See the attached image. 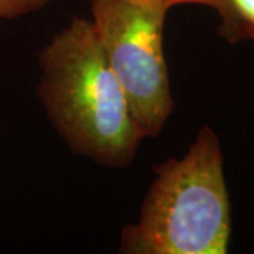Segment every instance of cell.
<instances>
[{
    "mask_svg": "<svg viewBox=\"0 0 254 254\" xmlns=\"http://www.w3.org/2000/svg\"><path fill=\"white\" fill-rule=\"evenodd\" d=\"M230 200L218 136L198 131L181 158L155 168L140 218L120 235L125 254H225L230 240Z\"/></svg>",
    "mask_w": 254,
    "mask_h": 254,
    "instance_id": "7a4b0ae2",
    "label": "cell"
},
{
    "mask_svg": "<svg viewBox=\"0 0 254 254\" xmlns=\"http://www.w3.org/2000/svg\"><path fill=\"white\" fill-rule=\"evenodd\" d=\"M170 1L173 6L177 4H184V3H192V4H202V6H209L212 9L216 10V13H220L223 6H225V0H167Z\"/></svg>",
    "mask_w": 254,
    "mask_h": 254,
    "instance_id": "8992f818",
    "label": "cell"
},
{
    "mask_svg": "<svg viewBox=\"0 0 254 254\" xmlns=\"http://www.w3.org/2000/svg\"><path fill=\"white\" fill-rule=\"evenodd\" d=\"M167 0H91V24L143 137H158L174 110L164 54Z\"/></svg>",
    "mask_w": 254,
    "mask_h": 254,
    "instance_id": "3957f363",
    "label": "cell"
},
{
    "mask_svg": "<svg viewBox=\"0 0 254 254\" xmlns=\"http://www.w3.org/2000/svg\"><path fill=\"white\" fill-rule=\"evenodd\" d=\"M219 17V31L227 41H254V0H225Z\"/></svg>",
    "mask_w": 254,
    "mask_h": 254,
    "instance_id": "277c9868",
    "label": "cell"
},
{
    "mask_svg": "<svg viewBox=\"0 0 254 254\" xmlns=\"http://www.w3.org/2000/svg\"><path fill=\"white\" fill-rule=\"evenodd\" d=\"M38 95L48 119L76 154L127 167L144 138L91 20L75 17L40 53Z\"/></svg>",
    "mask_w": 254,
    "mask_h": 254,
    "instance_id": "6da1fadb",
    "label": "cell"
},
{
    "mask_svg": "<svg viewBox=\"0 0 254 254\" xmlns=\"http://www.w3.org/2000/svg\"><path fill=\"white\" fill-rule=\"evenodd\" d=\"M50 0H0V20H13L46 7Z\"/></svg>",
    "mask_w": 254,
    "mask_h": 254,
    "instance_id": "5b68a950",
    "label": "cell"
}]
</instances>
